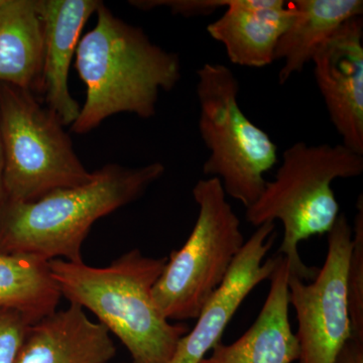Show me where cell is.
<instances>
[{
	"instance_id": "cell-3",
	"label": "cell",
	"mask_w": 363,
	"mask_h": 363,
	"mask_svg": "<svg viewBox=\"0 0 363 363\" xmlns=\"http://www.w3.org/2000/svg\"><path fill=\"white\" fill-rule=\"evenodd\" d=\"M162 162L138 168L105 164L88 183L60 189L32 202L0 205V253L81 262L93 224L140 199L164 176Z\"/></svg>"
},
{
	"instance_id": "cell-6",
	"label": "cell",
	"mask_w": 363,
	"mask_h": 363,
	"mask_svg": "<svg viewBox=\"0 0 363 363\" xmlns=\"http://www.w3.org/2000/svg\"><path fill=\"white\" fill-rule=\"evenodd\" d=\"M197 76L200 135L210 152L203 173L247 209L266 188L264 174L278 162V147L243 113L240 82L228 67L206 63Z\"/></svg>"
},
{
	"instance_id": "cell-16",
	"label": "cell",
	"mask_w": 363,
	"mask_h": 363,
	"mask_svg": "<svg viewBox=\"0 0 363 363\" xmlns=\"http://www.w3.org/2000/svg\"><path fill=\"white\" fill-rule=\"evenodd\" d=\"M44 28L40 0L0 6V83L42 93Z\"/></svg>"
},
{
	"instance_id": "cell-9",
	"label": "cell",
	"mask_w": 363,
	"mask_h": 363,
	"mask_svg": "<svg viewBox=\"0 0 363 363\" xmlns=\"http://www.w3.org/2000/svg\"><path fill=\"white\" fill-rule=\"evenodd\" d=\"M274 229V223L262 224L245 241L223 283L203 306L195 326L180 339L169 363H200L220 342L243 301L269 279L276 267L277 255L264 260L276 240Z\"/></svg>"
},
{
	"instance_id": "cell-2",
	"label": "cell",
	"mask_w": 363,
	"mask_h": 363,
	"mask_svg": "<svg viewBox=\"0 0 363 363\" xmlns=\"http://www.w3.org/2000/svg\"><path fill=\"white\" fill-rule=\"evenodd\" d=\"M167 260L135 248L104 267L64 259L50 267L62 297L93 313L125 346L131 363H169L190 328L169 321L152 295Z\"/></svg>"
},
{
	"instance_id": "cell-23",
	"label": "cell",
	"mask_w": 363,
	"mask_h": 363,
	"mask_svg": "<svg viewBox=\"0 0 363 363\" xmlns=\"http://www.w3.org/2000/svg\"><path fill=\"white\" fill-rule=\"evenodd\" d=\"M4 0H0V6H2L4 4Z\"/></svg>"
},
{
	"instance_id": "cell-20",
	"label": "cell",
	"mask_w": 363,
	"mask_h": 363,
	"mask_svg": "<svg viewBox=\"0 0 363 363\" xmlns=\"http://www.w3.org/2000/svg\"><path fill=\"white\" fill-rule=\"evenodd\" d=\"M130 4L131 6L145 11L167 7L173 14L193 18L209 16L221 7L226 9L228 0H133Z\"/></svg>"
},
{
	"instance_id": "cell-1",
	"label": "cell",
	"mask_w": 363,
	"mask_h": 363,
	"mask_svg": "<svg viewBox=\"0 0 363 363\" xmlns=\"http://www.w3.org/2000/svg\"><path fill=\"white\" fill-rule=\"evenodd\" d=\"M96 25L81 38L76 69L86 85V100L71 130L85 135L107 118L130 113L149 119L156 114L162 91L181 79L178 55L154 44L138 26L117 18L104 2Z\"/></svg>"
},
{
	"instance_id": "cell-21",
	"label": "cell",
	"mask_w": 363,
	"mask_h": 363,
	"mask_svg": "<svg viewBox=\"0 0 363 363\" xmlns=\"http://www.w3.org/2000/svg\"><path fill=\"white\" fill-rule=\"evenodd\" d=\"M336 363H363V343L350 339L339 352Z\"/></svg>"
},
{
	"instance_id": "cell-12",
	"label": "cell",
	"mask_w": 363,
	"mask_h": 363,
	"mask_svg": "<svg viewBox=\"0 0 363 363\" xmlns=\"http://www.w3.org/2000/svg\"><path fill=\"white\" fill-rule=\"evenodd\" d=\"M116 355L111 332L69 304L30 324L14 363H111Z\"/></svg>"
},
{
	"instance_id": "cell-10",
	"label": "cell",
	"mask_w": 363,
	"mask_h": 363,
	"mask_svg": "<svg viewBox=\"0 0 363 363\" xmlns=\"http://www.w3.org/2000/svg\"><path fill=\"white\" fill-rule=\"evenodd\" d=\"M315 79L344 147L363 156V18L344 23L313 58Z\"/></svg>"
},
{
	"instance_id": "cell-19",
	"label": "cell",
	"mask_w": 363,
	"mask_h": 363,
	"mask_svg": "<svg viewBox=\"0 0 363 363\" xmlns=\"http://www.w3.org/2000/svg\"><path fill=\"white\" fill-rule=\"evenodd\" d=\"M30 322L20 313L0 309V363H14Z\"/></svg>"
},
{
	"instance_id": "cell-4",
	"label": "cell",
	"mask_w": 363,
	"mask_h": 363,
	"mask_svg": "<svg viewBox=\"0 0 363 363\" xmlns=\"http://www.w3.org/2000/svg\"><path fill=\"white\" fill-rule=\"evenodd\" d=\"M281 157L276 177L267 182L259 200L247 208L245 219L255 227L281 222L284 238L278 255L289 260L291 274L307 281L316 278L319 269L303 262L298 243L331 230L339 216L332 182L362 175L363 156L343 145L298 142Z\"/></svg>"
},
{
	"instance_id": "cell-14",
	"label": "cell",
	"mask_w": 363,
	"mask_h": 363,
	"mask_svg": "<svg viewBox=\"0 0 363 363\" xmlns=\"http://www.w3.org/2000/svg\"><path fill=\"white\" fill-rule=\"evenodd\" d=\"M292 16L285 0H228L225 13L207 26L231 63L262 68L274 63L281 35Z\"/></svg>"
},
{
	"instance_id": "cell-22",
	"label": "cell",
	"mask_w": 363,
	"mask_h": 363,
	"mask_svg": "<svg viewBox=\"0 0 363 363\" xmlns=\"http://www.w3.org/2000/svg\"><path fill=\"white\" fill-rule=\"evenodd\" d=\"M4 145H2L1 128H0V205L4 201Z\"/></svg>"
},
{
	"instance_id": "cell-18",
	"label": "cell",
	"mask_w": 363,
	"mask_h": 363,
	"mask_svg": "<svg viewBox=\"0 0 363 363\" xmlns=\"http://www.w3.org/2000/svg\"><path fill=\"white\" fill-rule=\"evenodd\" d=\"M358 212L352 228L351 252L347 277L348 310L350 319V340L363 343V204L358 199Z\"/></svg>"
},
{
	"instance_id": "cell-5",
	"label": "cell",
	"mask_w": 363,
	"mask_h": 363,
	"mask_svg": "<svg viewBox=\"0 0 363 363\" xmlns=\"http://www.w3.org/2000/svg\"><path fill=\"white\" fill-rule=\"evenodd\" d=\"M64 128L32 91L0 83L4 201H35L93 178Z\"/></svg>"
},
{
	"instance_id": "cell-11",
	"label": "cell",
	"mask_w": 363,
	"mask_h": 363,
	"mask_svg": "<svg viewBox=\"0 0 363 363\" xmlns=\"http://www.w3.org/2000/svg\"><path fill=\"white\" fill-rule=\"evenodd\" d=\"M100 4L98 0H40L44 28L42 93L48 108L65 126L74 123L81 109L69 89L72 61L81 33Z\"/></svg>"
},
{
	"instance_id": "cell-8",
	"label": "cell",
	"mask_w": 363,
	"mask_h": 363,
	"mask_svg": "<svg viewBox=\"0 0 363 363\" xmlns=\"http://www.w3.org/2000/svg\"><path fill=\"white\" fill-rule=\"evenodd\" d=\"M328 235V250L316 278L307 284L289 277V301L298 320V363H336L350 339L347 277L352 252V227L339 214Z\"/></svg>"
},
{
	"instance_id": "cell-24",
	"label": "cell",
	"mask_w": 363,
	"mask_h": 363,
	"mask_svg": "<svg viewBox=\"0 0 363 363\" xmlns=\"http://www.w3.org/2000/svg\"><path fill=\"white\" fill-rule=\"evenodd\" d=\"M200 363H204V362H200Z\"/></svg>"
},
{
	"instance_id": "cell-17",
	"label": "cell",
	"mask_w": 363,
	"mask_h": 363,
	"mask_svg": "<svg viewBox=\"0 0 363 363\" xmlns=\"http://www.w3.org/2000/svg\"><path fill=\"white\" fill-rule=\"evenodd\" d=\"M50 262L26 253H0V309L20 313L30 324L56 312L63 297Z\"/></svg>"
},
{
	"instance_id": "cell-15",
	"label": "cell",
	"mask_w": 363,
	"mask_h": 363,
	"mask_svg": "<svg viewBox=\"0 0 363 363\" xmlns=\"http://www.w3.org/2000/svg\"><path fill=\"white\" fill-rule=\"evenodd\" d=\"M290 6L292 16L274 52L283 61L281 85L304 70L344 23L363 14L362 0H295Z\"/></svg>"
},
{
	"instance_id": "cell-13",
	"label": "cell",
	"mask_w": 363,
	"mask_h": 363,
	"mask_svg": "<svg viewBox=\"0 0 363 363\" xmlns=\"http://www.w3.org/2000/svg\"><path fill=\"white\" fill-rule=\"evenodd\" d=\"M290 264L277 255L269 295L255 323L235 342H218L204 363H293L300 357V343L289 317Z\"/></svg>"
},
{
	"instance_id": "cell-7",
	"label": "cell",
	"mask_w": 363,
	"mask_h": 363,
	"mask_svg": "<svg viewBox=\"0 0 363 363\" xmlns=\"http://www.w3.org/2000/svg\"><path fill=\"white\" fill-rule=\"evenodd\" d=\"M193 197L199 212L192 233L169 255L152 289L157 305L171 322L197 319L245 242L240 220L219 180L198 181Z\"/></svg>"
}]
</instances>
